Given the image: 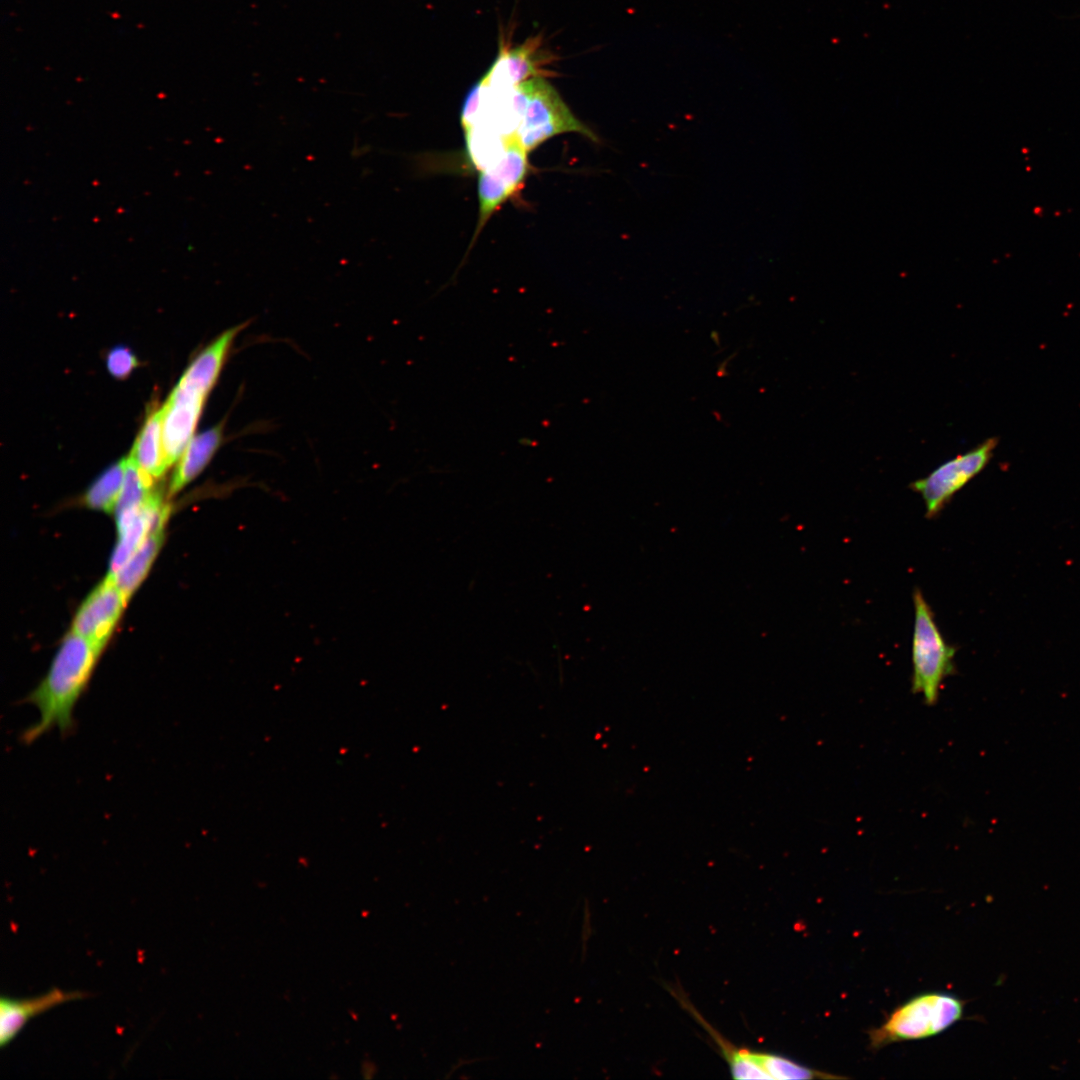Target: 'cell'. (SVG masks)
<instances>
[{"label":"cell","instance_id":"obj_1","mask_svg":"<svg viewBox=\"0 0 1080 1080\" xmlns=\"http://www.w3.org/2000/svg\"><path fill=\"white\" fill-rule=\"evenodd\" d=\"M102 651L73 631L65 636L46 675L27 696L26 702L37 709L39 717L23 733L25 743L36 741L54 728L62 734L71 731L75 707L88 687Z\"/></svg>","mask_w":1080,"mask_h":1080},{"label":"cell","instance_id":"obj_2","mask_svg":"<svg viewBox=\"0 0 1080 1080\" xmlns=\"http://www.w3.org/2000/svg\"><path fill=\"white\" fill-rule=\"evenodd\" d=\"M507 93L514 114L519 119L516 130L528 152L549 138L566 132L579 133L592 142L599 136L581 122L543 76L517 84H500Z\"/></svg>","mask_w":1080,"mask_h":1080},{"label":"cell","instance_id":"obj_3","mask_svg":"<svg viewBox=\"0 0 1080 1080\" xmlns=\"http://www.w3.org/2000/svg\"><path fill=\"white\" fill-rule=\"evenodd\" d=\"M964 1001L944 992L920 994L898 1006L886 1020L868 1032L870 1047L935 1036L963 1017Z\"/></svg>","mask_w":1080,"mask_h":1080},{"label":"cell","instance_id":"obj_4","mask_svg":"<svg viewBox=\"0 0 1080 1080\" xmlns=\"http://www.w3.org/2000/svg\"><path fill=\"white\" fill-rule=\"evenodd\" d=\"M913 603L911 690L921 694L925 704L932 706L938 702L943 681L956 670L957 649L946 642L929 603L918 588L913 592Z\"/></svg>","mask_w":1080,"mask_h":1080},{"label":"cell","instance_id":"obj_5","mask_svg":"<svg viewBox=\"0 0 1080 1080\" xmlns=\"http://www.w3.org/2000/svg\"><path fill=\"white\" fill-rule=\"evenodd\" d=\"M996 445L997 439L989 438L910 484V488L922 497L927 518L937 516L952 497L986 467Z\"/></svg>","mask_w":1080,"mask_h":1080},{"label":"cell","instance_id":"obj_6","mask_svg":"<svg viewBox=\"0 0 1080 1080\" xmlns=\"http://www.w3.org/2000/svg\"><path fill=\"white\" fill-rule=\"evenodd\" d=\"M127 601L115 580L107 576L80 605L72 631L104 649Z\"/></svg>","mask_w":1080,"mask_h":1080},{"label":"cell","instance_id":"obj_7","mask_svg":"<svg viewBox=\"0 0 1080 1080\" xmlns=\"http://www.w3.org/2000/svg\"><path fill=\"white\" fill-rule=\"evenodd\" d=\"M169 513V505L157 492L142 505L115 513L118 540L108 576H114L151 533L164 529Z\"/></svg>","mask_w":1080,"mask_h":1080},{"label":"cell","instance_id":"obj_8","mask_svg":"<svg viewBox=\"0 0 1080 1080\" xmlns=\"http://www.w3.org/2000/svg\"><path fill=\"white\" fill-rule=\"evenodd\" d=\"M207 397L177 384L163 405L162 440L167 466L180 459L192 439Z\"/></svg>","mask_w":1080,"mask_h":1080},{"label":"cell","instance_id":"obj_9","mask_svg":"<svg viewBox=\"0 0 1080 1080\" xmlns=\"http://www.w3.org/2000/svg\"><path fill=\"white\" fill-rule=\"evenodd\" d=\"M80 991H64L52 988L48 992L26 999H0V1046L9 1044L24 1025L33 1017L58 1005L88 997Z\"/></svg>","mask_w":1080,"mask_h":1080},{"label":"cell","instance_id":"obj_10","mask_svg":"<svg viewBox=\"0 0 1080 1080\" xmlns=\"http://www.w3.org/2000/svg\"><path fill=\"white\" fill-rule=\"evenodd\" d=\"M247 325L248 322H243L222 332L191 362L178 385L209 395L221 374L237 336Z\"/></svg>","mask_w":1080,"mask_h":1080},{"label":"cell","instance_id":"obj_11","mask_svg":"<svg viewBox=\"0 0 1080 1080\" xmlns=\"http://www.w3.org/2000/svg\"><path fill=\"white\" fill-rule=\"evenodd\" d=\"M545 56L537 38L515 48L503 47L483 77L491 82L512 85L533 77H545Z\"/></svg>","mask_w":1080,"mask_h":1080},{"label":"cell","instance_id":"obj_12","mask_svg":"<svg viewBox=\"0 0 1080 1080\" xmlns=\"http://www.w3.org/2000/svg\"><path fill=\"white\" fill-rule=\"evenodd\" d=\"M223 426L220 423L192 437L171 478L170 496L194 480L208 465L223 441Z\"/></svg>","mask_w":1080,"mask_h":1080},{"label":"cell","instance_id":"obj_13","mask_svg":"<svg viewBox=\"0 0 1080 1080\" xmlns=\"http://www.w3.org/2000/svg\"><path fill=\"white\" fill-rule=\"evenodd\" d=\"M163 406L153 409L139 432L130 458L152 480L160 478L168 468L162 440Z\"/></svg>","mask_w":1080,"mask_h":1080},{"label":"cell","instance_id":"obj_14","mask_svg":"<svg viewBox=\"0 0 1080 1080\" xmlns=\"http://www.w3.org/2000/svg\"><path fill=\"white\" fill-rule=\"evenodd\" d=\"M164 529L151 533L128 561L112 577L127 599L147 575L164 538Z\"/></svg>","mask_w":1080,"mask_h":1080},{"label":"cell","instance_id":"obj_15","mask_svg":"<svg viewBox=\"0 0 1080 1080\" xmlns=\"http://www.w3.org/2000/svg\"><path fill=\"white\" fill-rule=\"evenodd\" d=\"M126 458L109 466L90 485L83 503L93 510L114 512L121 492Z\"/></svg>","mask_w":1080,"mask_h":1080},{"label":"cell","instance_id":"obj_16","mask_svg":"<svg viewBox=\"0 0 1080 1080\" xmlns=\"http://www.w3.org/2000/svg\"><path fill=\"white\" fill-rule=\"evenodd\" d=\"M692 1013L697 1016V1019L706 1027L711 1034L713 1040L720 1047L723 1057H725L730 1072L735 1079H769L768 1075L764 1072L761 1066L758 1064L754 1057L752 1050L745 1048H736L726 1041L717 1031H715L703 1018H701L695 1010L691 1009Z\"/></svg>","mask_w":1080,"mask_h":1080},{"label":"cell","instance_id":"obj_17","mask_svg":"<svg viewBox=\"0 0 1080 1080\" xmlns=\"http://www.w3.org/2000/svg\"><path fill=\"white\" fill-rule=\"evenodd\" d=\"M512 196L513 193L507 185L490 168H484L479 172V219L473 240L479 235L496 209Z\"/></svg>","mask_w":1080,"mask_h":1080},{"label":"cell","instance_id":"obj_18","mask_svg":"<svg viewBox=\"0 0 1080 1080\" xmlns=\"http://www.w3.org/2000/svg\"><path fill=\"white\" fill-rule=\"evenodd\" d=\"M755 1059L768 1075L769 1079H831L841 1076L824 1073L802 1064H799L784 1056L754 1051Z\"/></svg>","mask_w":1080,"mask_h":1080},{"label":"cell","instance_id":"obj_19","mask_svg":"<svg viewBox=\"0 0 1080 1080\" xmlns=\"http://www.w3.org/2000/svg\"><path fill=\"white\" fill-rule=\"evenodd\" d=\"M153 480L128 457L124 480L114 513L142 505L154 492Z\"/></svg>","mask_w":1080,"mask_h":1080},{"label":"cell","instance_id":"obj_20","mask_svg":"<svg viewBox=\"0 0 1080 1080\" xmlns=\"http://www.w3.org/2000/svg\"><path fill=\"white\" fill-rule=\"evenodd\" d=\"M138 364L136 355L123 345L112 348L106 356L107 369L117 379L128 377Z\"/></svg>","mask_w":1080,"mask_h":1080}]
</instances>
